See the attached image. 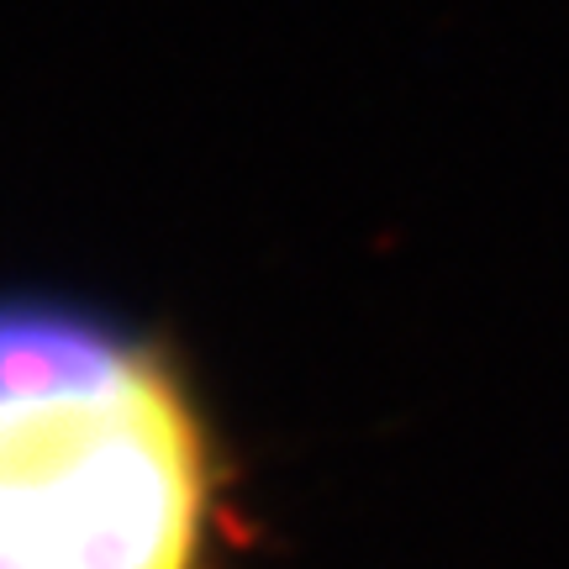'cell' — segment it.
Listing matches in <instances>:
<instances>
[{
    "instance_id": "6da1fadb",
    "label": "cell",
    "mask_w": 569,
    "mask_h": 569,
    "mask_svg": "<svg viewBox=\"0 0 569 569\" xmlns=\"http://www.w3.org/2000/svg\"><path fill=\"white\" fill-rule=\"evenodd\" d=\"M0 569H238L222 443L159 338L0 301Z\"/></svg>"
}]
</instances>
